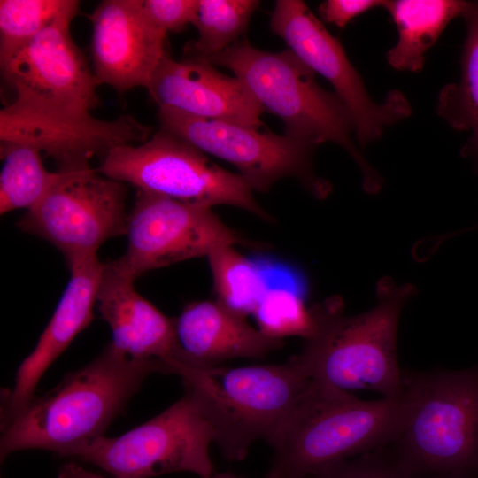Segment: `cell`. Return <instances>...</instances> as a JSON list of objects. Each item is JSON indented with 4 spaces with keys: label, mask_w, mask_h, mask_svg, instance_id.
<instances>
[{
    "label": "cell",
    "mask_w": 478,
    "mask_h": 478,
    "mask_svg": "<svg viewBox=\"0 0 478 478\" xmlns=\"http://www.w3.org/2000/svg\"><path fill=\"white\" fill-rule=\"evenodd\" d=\"M409 404L400 397L366 401L311 380L269 443L266 478H306L331 463L392 444L405 428Z\"/></svg>",
    "instance_id": "3"
},
{
    "label": "cell",
    "mask_w": 478,
    "mask_h": 478,
    "mask_svg": "<svg viewBox=\"0 0 478 478\" xmlns=\"http://www.w3.org/2000/svg\"><path fill=\"white\" fill-rule=\"evenodd\" d=\"M96 169L139 190L209 208L231 205L272 220L239 173L221 168L197 148L161 130L139 145L114 147Z\"/></svg>",
    "instance_id": "8"
},
{
    "label": "cell",
    "mask_w": 478,
    "mask_h": 478,
    "mask_svg": "<svg viewBox=\"0 0 478 478\" xmlns=\"http://www.w3.org/2000/svg\"><path fill=\"white\" fill-rule=\"evenodd\" d=\"M159 130L174 135L204 153L220 158L239 170L252 190L268 191L284 179L295 178L315 197L328 195L330 185L312 169L316 144L289 135L227 120L192 116L158 106Z\"/></svg>",
    "instance_id": "11"
},
{
    "label": "cell",
    "mask_w": 478,
    "mask_h": 478,
    "mask_svg": "<svg viewBox=\"0 0 478 478\" xmlns=\"http://www.w3.org/2000/svg\"><path fill=\"white\" fill-rule=\"evenodd\" d=\"M89 18L90 54L98 83L119 93L148 89L166 52V34L146 16L142 0H104Z\"/></svg>",
    "instance_id": "14"
},
{
    "label": "cell",
    "mask_w": 478,
    "mask_h": 478,
    "mask_svg": "<svg viewBox=\"0 0 478 478\" xmlns=\"http://www.w3.org/2000/svg\"><path fill=\"white\" fill-rule=\"evenodd\" d=\"M270 27L301 61L333 86L351 116L355 138L362 147L379 140L386 127L411 114V104L399 90H390L382 103L371 98L338 39L305 2L276 1Z\"/></svg>",
    "instance_id": "12"
},
{
    "label": "cell",
    "mask_w": 478,
    "mask_h": 478,
    "mask_svg": "<svg viewBox=\"0 0 478 478\" xmlns=\"http://www.w3.org/2000/svg\"><path fill=\"white\" fill-rule=\"evenodd\" d=\"M312 478H417L399 463L389 446L327 465Z\"/></svg>",
    "instance_id": "26"
},
{
    "label": "cell",
    "mask_w": 478,
    "mask_h": 478,
    "mask_svg": "<svg viewBox=\"0 0 478 478\" xmlns=\"http://www.w3.org/2000/svg\"><path fill=\"white\" fill-rule=\"evenodd\" d=\"M77 14L62 16L0 66L14 94L0 110V142L35 146L58 168L102 159L114 147L145 142L151 132L132 115L93 116L99 83L71 35Z\"/></svg>",
    "instance_id": "1"
},
{
    "label": "cell",
    "mask_w": 478,
    "mask_h": 478,
    "mask_svg": "<svg viewBox=\"0 0 478 478\" xmlns=\"http://www.w3.org/2000/svg\"><path fill=\"white\" fill-rule=\"evenodd\" d=\"M409 404L389 446L417 478H478V363L464 369L403 372Z\"/></svg>",
    "instance_id": "5"
},
{
    "label": "cell",
    "mask_w": 478,
    "mask_h": 478,
    "mask_svg": "<svg viewBox=\"0 0 478 478\" xmlns=\"http://www.w3.org/2000/svg\"><path fill=\"white\" fill-rule=\"evenodd\" d=\"M158 106L198 118L259 128L264 108L236 77L195 59H173L166 51L148 87Z\"/></svg>",
    "instance_id": "15"
},
{
    "label": "cell",
    "mask_w": 478,
    "mask_h": 478,
    "mask_svg": "<svg viewBox=\"0 0 478 478\" xmlns=\"http://www.w3.org/2000/svg\"><path fill=\"white\" fill-rule=\"evenodd\" d=\"M57 478H106L87 470L77 462L70 461L63 465Z\"/></svg>",
    "instance_id": "29"
},
{
    "label": "cell",
    "mask_w": 478,
    "mask_h": 478,
    "mask_svg": "<svg viewBox=\"0 0 478 478\" xmlns=\"http://www.w3.org/2000/svg\"><path fill=\"white\" fill-rule=\"evenodd\" d=\"M461 18L466 37L460 76L441 89L436 112L451 128L470 134L464 153L478 163V1H467Z\"/></svg>",
    "instance_id": "20"
},
{
    "label": "cell",
    "mask_w": 478,
    "mask_h": 478,
    "mask_svg": "<svg viewBox=\"0 0 478 478\" xmlns=\"http://www.w3.org/2000/svg\"><path fill=\"white\" fill-rule=\"evenodd\" d=\"M258 4L256 0H198L192 24L198 36L185 45V58L203 59L232 46L246 30Z\"/></svg>",
    "instance_id": "23"
},
{
    "label": "cell",
    "mask_w": 478,
    "mask_h": 478,
    "mask_svg": "<svg viewBox=\"0 0 478 478\" xmlns=\"http://www.w3.org/2000/svg\"><path fill=\"white\" fill-rule=\"evenodd\" d=\"M213 428L197 397L188 389L164 412L117 437L100 436L73 457L92 463L114 478H150L190 472L214 474L209 447Z\"/></svg>",
    "instance_id": "9"
},
{
    "label": "cell",
    "mask_w": 478,
    "mask_h": 478,
    "mask_svg": "<svg viewBox=\"0 0 478 478\" xmlns=\"http://www.w3.org/2000/svg\"><path fill=\"white\" fill-rule=\"evenodd\" d=\"M182 366H218L233 358H261L283 345L217 300L187 305L174 318Z\"/></svg>",
    "instance_id": "18"
},
{
    "label": "cell",
    "mask_w": 478,
    "mask_h": 478,
    "mask_svg": "<svg viewBox=\"0 0 478 478\" xmlns=\"http://www.w3.org/2000/svg\"><path fill=\"white\" fill-rule=\"evenodd\" d=\"M415 293L412 284L384 278L377 285V304L363 313L343 314V303L331 298L311 308L312 335L290 357L307 375L342 390L369 389L382 397L404 395L403 371L397 357L401 311Z\"/></svg>",
    "instance_id": "4"
},
{
    "label": "cell",
    "mask_w": 478,
    "mask_h": 478,
    "mask_svg": "<svg viewBox=\"0 0 478 478\" xmlns=\"http://www.w3.org/2000/svg\"><path fill=\"white\" fill-rule=\"evenodd\" d=\"M58 169L59 181L17 225L53 244L69 266L96 256L108 239L127 235V189L89 163Z\"/></svg>",
    "instance_id": "10"
},
{
    "label": "cell",
    "mask_w": 478,
    "mask_h": 478,
    "mask_svg": "<svg viewBox=\"0 0 478 478\" xmlns=\"http://www.w3.org/2000/svg\"><path fill=\"white\" fill-rule=\"evenodd\" d=\"M198 61L230 70L264 110L282 120L286 135L316 145L326 142L340 145L359 167L365 190L370 194L380 190L381 176L352 141L354 124L348 110L335 93L317 83L315 73L289 49L269 52L237 41Z\"/></svg>",
    "instance_id": "6"
},
{
    "label": "cell",
    "mask_w": 478,
    "mask_h": 478,
    "mask_svg": "<svg viewBox=\"0 0 478 478\" xmlns=\"http://www.w3.org/2000/svg\"><path fill=\"white\" fill-rule=\"evenodd\" d=\"M211 478H241V477L235 476L232 474L221 473V474H214Z\"/></svg>",
    "instance_id": "30"
},
{
    "label": "cell",
    "mask_w": 478,
    "mask_h": 478,
    "mask_svg": "<svg viewBox=\"0 0 478 478\" xmlns=\"http://www.w3.org/2000/svg\"><path fill=\"white\" fill-rule=\"evenodd\" d=\"M117 260L104 263L96 305L109 325L115 348L137 359L161 362L166 374L182 364L174 318L162 313L134 287Z\"/></svg>",
    "instance_id": "16"
},
{
    "label": "cell",
    "mask_w": 478,
    "mask_h": 478,
    "mask_svg": "<svg viewBox=\"0 0 478 478\" xmlns=\"http://www.w3.org/2000/svg\"><path fill=\"white\" fill-rule=\"evenodd\" d=\"M76 0H1L0 66L62 16L79 12Z\"/></svg>",
    "instance_id": "24"
},
{
    "label": "cell",
    "mask_w": 478,
    "mask_h": 478,
    "mask_svg": "<svg viewBox=\"0 0 478 478\" xmlns=\"http://www.w3.org/2000/svg\"><path fill=\"white\" fill-rule=\"evenodd\" d=\"M466 4L462 0L384 1L382 7L398 33L397 43L386 55L389 65L400 71L422 70L426 52L452 19L462 17Z\"/></svg>",
    "instance_id": "19"
},
{
    "label": "cell",
    "mask_w": 478,
    "mask_h": 478,
    "mask_svg": "<svg viewBox=\"0 0 478 478\" xmlns=\"http://www.w3.org/2000/svg\"><path fill=\"white\" fill-rule=\"evenodd\" d=\"M198 0H142V7L149 19L166 35L181 31L193 24Z\"/></svg>",
    "instance_id": "27"
},
{
    "label": "cell",
    "mask_w": 478,
    "mask_h": 478,
    "mask_svg": "<svg viewBox=\"0 0 478 478\" xmlns=\"http://www.w3.org/2000/svg\"><path fill=\"white\" fill-rule=\"evenodd\" d=\"M68 266L71 278L59 303L36 346L19 365L12 389L4 396L2 426L27 407L45 371L93 319L104 263L95 256Z\"/></svg>",
    "instance_id": "17"
},
{
    "label": "cell",
    "mask_w": 478,
    "mask_h": 478,
    "mask_svg": "<svg viewBox=\"0 0 478 478\" xmlns=\"http://www.w3.org/2000/svg\"><path fill=\"white\" fill-rule=\"evenodd\" d=\"M127 235V251L117 261L134 280L150 270L207 257L223 245L247 243L212 208L139 189Z\"/></svg>",
    "instance_id": "13"
},
{
    "label": "cell",
    "mask_w": 478,
    "mask_h": 478,
    "mask_svg": "<svg viewBox=\"0 0 478 478\" xmlns=\"http://www.w3.org/2000/svg\"><path fill=\"white\" fill-rule=\"evenodd\" d=\"M207 258L216 300L241 316L252 314L268 289L259 266L235 245L220 246Z\"/></svg>",
    "instance_id": "22"
},
{
    "label": "cell",
    "mask_w": 478,
    "mask_h": 478,
    "mask_svg": "<svg viewBox=\"0 0 478 478\" xmlns=\"http://www.w3.org/2000/svg\"><path fill=\"white\" fill-rule=\"evenodd\" d=\"M252 314L258 328L274 339H306L314 328L312 309L305 306L300 295L286 288H268Z\"/></svg>",
    "instance_id": "25"
},
{
    "label": "cell",
    "mask_w": 478,
    "mask_h": 478,
    "mask_svg": "<svg viewBox=\"0 0 478 478\" xmlns=\"http://www.w3.org/2000/svg\"><path fill=\"white\" fill-rule=\"evenodd\" d=\"M383 4V0H327L320 5L319 12L326 22L344 27L356 17Z\"/></svg>",
    "instance_id": "28"
},
{
    "label": "cell",
    "mask_w": 478,
    "mask_h": 478,
    "mask_svg": "<svg viewBox=\"0 0 478 478\" xmlns=\"http://www.w3.org/2000/svg\"><path fill=\"white\" fill-rule=\"evenodd\" d=\"M35 146L0 142V213L34 208L59 181L63 172H50Z\"/></svg>",
    "instance_id": "21"
},
{
    "label": "cell",
    "mask_w": 478,
    "mask_h": 478,
    "mask_svg": "<svg viewBox=\"0 0 478 478\" xmlns=\"http://www.w3.org/2000/svg\"><path fill=\"white\" fill-rule=\"evenodd\" d=\"M151 373L166 371L161 362L131 358L110 343L95 359L66 374L2 426L1 461L28 449L73 457L77 450L104 436Z\"/></svg>",
    "instance_id": "2"
},
{
    "label": "cell",
    "mask_w": 478,
    "mask_h": 478,
    "mask_svg": "<svg viewBox=\"0 0 478 478\" xmlns=\"http://www.w3.org/2000/svg\"><path fill=\"white\" fill-rule=\"evenodd\" d=\"M178 375L198 399L214 443L230 461L244 459L258 440L270 443L312 380L290 358L274 365L184 366Z\"/></svg>",
    "instance_id": "7"
}]
</instances>
